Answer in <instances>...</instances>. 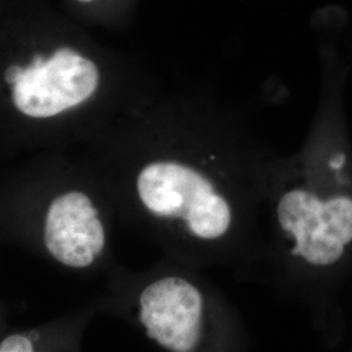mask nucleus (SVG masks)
Wrapping results in <instances>:
<instances>
[{
    "instance_id": "f257e3e1",
    "label": "nucleus",
    "mask_w": 352,
    "mask_h": 352,
    "mask_svg": "<svg viewBox=\"0 0 352 352\" xmlns=\"http://www.w3.org/2000/svg\"><path fill=\"white\" fill-rule=\"evenodd\" d=\"M136 188L149 213L164 219H180L196 239L214 241L231 227L232 210L213 183L192 166L158 161L142 167Z\"/></svg>"
},
{
    "instance_id": "f03ea898",
    "label": "nucleus",
    "mask_w": 352,
    "mask_h": 352,
    "mask_svg": "<svg viewBox=\"0 0 352 352\" xmlns=\"http://www.w3.org/2000/svg\"><path fill=\"white\" fill-rule=\"evenodd\" d=\"M278 222L294 239L291 254L317 267L338 264L352 244V196L321 197L308 189L286 192L278 202Z\"/></svg>"
},
{
    "instance_id": "7ed1b4c3",
    "label": "nucleus",
    "mask_w": 352,
    "mask_h": 352,
    "mask_svg": "<svg viewBox=\"0 0 352 352\" xmlns=\"http://www.w3.org/2000/svg\"><path fill=\"white\" fill-rule=\"evenodd\" d=\"M201 291L182 277L154 280L140 295V321L148 338L173 352L195 351L202 334Z\"/></svg>"
},
{
    "instance_id": "20e7f679",
    "label": "nucleus",
    "mask_w": 352,
    "mask_h": 352,
    "mask_svg": "<svg viewBox=\"0 0 352 352\" xmlns=\"http://www.w3.org/2000/svg\"><path fill=\"white\" fill-rule=\"evenodd\" d=\"M93 205L82 192H68L51 202L43 239L47 251L60 264L88 267L97 258L89 234V221L77 215L82 206Z\"/></svg>"
},
{
    "instance_id": "39448f33",
    "label": "nucleus",
    "mask_w": 352,
    "mask_h": 352,
    "mask_svg": "<svg viewBox=\"0 0 352 352\" xmlns=\"http://www.w3.org/2000/svg\"><path fill=\"white\" fill-rule=\"evenodd\" d=\"M141 0H60V8L91 30L126 33L136 19Z\"/></svg>"
},
{
    "instance_id": "423d86ee",
    "label": "nucleus",
    "mask_w": 352,
    "mask_h": 352,
    "mask_svg": "<svg viewBox=\"0 0 352 352\" xmlns=\"http://www.w3.org/2000/svg\"><path fill=\"white\" fill-rule=\"evenodd\" d=\"M33 342L23 334H13L0 343V352H32Z\"/></svg>"
},
{
    "instance_id": "0eeeda50",
    "label": "nucleus",
    "mask_w": 352,
    "mask_h": 352,
    "mask_svg": "<svg viewBox=\"0 0 352 352\" xmlns=\"http://www.w3.org/2000/svg\"><path fill=\"white\" fill-rule=\"evenodd\" d=\"M89 234H90V239L93 244V250L96 256L98 257L104 250V244H106V235H104V228L102 225L101 221L98 219V217H94L89 221Z\"/></svg>"
},
{
    "instance_id": "6e6552de",
    "label": "nucleus",
    "mask_w": 352,
    "mask_h": 352,
    "mask_svg": "<svg viewBox=\"0 0 352 352\" xmlns=\"http://www.w3.org/2000/svg\"><path fill=\"white\" fill-rule=\"evenodd\" d=\"M347 162V157H346V154L344 153H337V154H334L329 161H327V166L333 170V171H336V173H340L342 171V168L344 167V164Z\"/></svg>"
},
{
    "instance_id": "1a4fd4ad",
    "label": "nucleus",
    "mask_w": 352,
    "mask_h": 352,
    "mask_svg": "<svg viewBox=\"0 0 352 352\" xmlns=\"http://www.w3.org/2000/svg\"><path fill=\"white\" fill-rule=\"evenodd\" d=\"M10 0H0V13L3 12V10L6 8V6L8 4Z\"/></svg>"
}]
</instances>
